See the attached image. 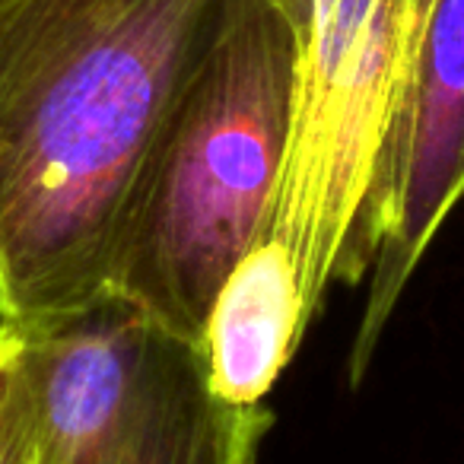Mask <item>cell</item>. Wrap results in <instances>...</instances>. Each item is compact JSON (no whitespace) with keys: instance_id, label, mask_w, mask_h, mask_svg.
<instances>
[{"instance_id":"1","label":"cell","mask_w":464,"mask_h":464,"mask_svg":"<svg viewBox=\"0 0 464 464\" xmlns=\"http://www.w3.org/2000/svg\"><path fill=\"white\" fill-rule=\"evenodd\" d=\"M229 0H0V328L109 293L140 175Z\"/></svg>"},{"instance_id":"2","label":"cell","mask_w":464,"mask_h":464,"mask_svg":"<svg viewBox=\"0 0 464 464\" xmlns=\"http://www.w3.org/2000/svg\"><path fill=\"white\" fill-rule=\"evenodd\" d=\"M303 39L271 0H229L130 200L111 293L198 341L271 229L296 121Z\"/></svg>"},{"instance_id":"3","label":"cell","mask_w":464,"mask_h":464,"mask_svg":"<svg viewBox=\"0 0 464 464\" xmlns=\"http://www.w3.org/2000/svg\"><path fill=\"white\" fill-rule=\"evenodd\" d=\"M16 334L35 464H258L274 413L226 401L204 347L118 293Z\"/></svg>"},{"instance_id":"4","label":"cell","mask_w":464,"mask_h":464,"mask_svg":"<svg viewBox=\"0 0 464 464\" xmlns=\"http://www.w3.org/2000/svg\"><path fill=\"white\" fill-rule=\"evenodd\" d=\"M423 0H315L296 121L267 236L293 255L309 318L372 271V198Z\"/></svg>"},{"instance_id":"5","label":"cell","mask_w":464,"mask_h":464,"mask_svg":"<svg viewBox=\"0 0 464 464\" xmlns=\"http://www.w3.org/2000/svg\"><path fill=\"white\" fill-rule=\"evenodd\" d=\"M464 200V0H423L372 198V271L350 382L366 375L385 324L445 219Z\"/></svg>"},{"instance_id":"6","label":"cell","mask_w":464,"mask_h":464,"mask_svg":"<svg viewBox=\"0 0 464 464\" xmlns=\"http://www.w3.org/2000/svg\"><path fill=\"white\" fill-rule=\"evenodd\" d=\"M309 322L290 248L265 236L219 286L200 334L213 388L232 404H261Z\"/></svg>"},{"instance_id":"7","label":"cell","mask_w":464,"mask_h":464,"mask_svg":"<svg viewBox=\"0 0 464 464\" xmlns=\"http://www.w3.org/2000/svg\"><path fill=\"white\" fill-rule=\"evenodd\" d=\"M0 464H35V398L23 337L0 328Z\"/></svg>"},{"instance_id":"8","label":"cell","mask_w":464,"mask_h":464,"mask_svg":"<svg viewBox=\"0 0 464 464\" xmlns=\"http://www.w3.org/2000/svg\"><path fill=\"white\" fill-rule=\"evenodd\" d=\"M274 7L293 23V29L299 33V39L305 42V33H309V20H312V4L315 0H271Z\"/></svg>"}]
</instances>
